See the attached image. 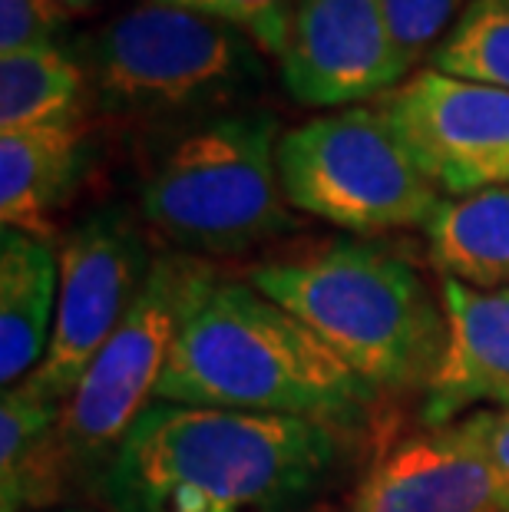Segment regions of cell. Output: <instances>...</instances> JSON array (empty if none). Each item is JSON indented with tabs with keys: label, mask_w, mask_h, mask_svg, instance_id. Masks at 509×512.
I'll return each instance as SVG.
<instances>
[{
	"label": "cell",
	"mask_w": 509,
	"mask_h": 512,
	"mask_svg": "<svg viewBox=\"0 0 509 512\" xmlns=\"http://www.w3.org/2000/svg\"><path fill=\"white\" fill-rule=\"evenodd\" d=\"M278 119L265 110L205 119L156 162L139 209L186 255H235L288 232Z\"/></svg>",
	"instance_id": "277c9868"
},
{
	"label": "cell",
	"mask_w": 509,
	"mask_h": 512,
	"mask_svg": "<svg viewBox=\"0 0 509 512\" xmlns=\"http://www.w3.org/2000/svg\"><path fill=\"white\" fill-rule=\"evenodd\" d=\"M377 390L341 364L295 314L255 285L219 281L156 384V400L357 427Z\"/></svg>",
	"instance_id": "7a4b0ae2"
},
{
	"label": "cell",
	"mask_w": 509,
	"mask_h": 512,
	"mask_svg": "<svg viewBox=\"0 0 509 512\" xmlns=\"http://www.w3.org/2000/svg\"><path fill=\"white\" fill-rule=\"evenodd\" d=\"M424 235L427 255L443 278L480 291L509 288V189L440 199Z\"/></svg>",
	"instance_id": "2e32d148"
},
{
	"label": "cell",
	"mask_w": 509,
	"mask_h": 512,
	"mask_svg": "<svg viewBox=\"0 0 509 512\" xmlns=\"http://www.w3.org/2000/svg\"><path fill=\"white\" fill-rule=\"evenodd\" d=\"M215 285L219 275L205 258L186 252L156 255L136 304L63 407L60 437L70 463H110L136 417L153 403L149 397H156V384L182 331Z\"/></svg>",
	"instance_id": "52a82bcc"
},
{
	"label": "cell",
	"mask_w": 509,
	"mask_h": 512,
	"mask_svg": "<svg viewBox=\"0 0 509 512\" xmlns=\"http://www.w3.org/2000/svg\"><path fill=\"white\" fill-rule=\"evenodd\" d=\"M60 301V258L37 235L0 228V380L24 384L50 347Z\"/></svg>",
	"instance_id": "5bb4252c"
},
{
	"label": "cell",
	"mask_w": 509,
	"mask_h": 512,
	"mask_svg": "<svg viewBox=\"0 0 509 512\" xmlns=\"http://www.w3.org/2000/svg\"><path fill=\"white\" fill-rule=\"evenodd\" d=\"M377 110L447 195L509 189V90L417 70Z\"/></svg>",
	"instance_id": "9c48e42d"
},
{
	"label": "cell",
	"mask_w": 509,
	"mask_h": 512,
	"mask_svg": "<svg viewBox=\"0 0 509 512\" xmlns=\"http://www.w3.org/2000/svg\"><path fill=\"white\" fill-rule=\"evenodd\" d=\"M63 14L73 17V14H86V10H93L96 4H103V0H53Z\"/></svg>",
	"instance_id": "603a6c76"
},
{
	"label": "cell",
	"mask_w": 509,
	"mask_h": 512,
	"mask_svg": "<svg viewBox=\"0 0 509 512\" xmlns=\"http://www.w3.org/2000/svg\"><path fill=\"white\" fill-rule=\"evenodd\" d=\"M67 403L24 380L4 390L0 400V499L4 512L43 506L60 493V476L67 470L60 423Z\"/></svg>",
	"instance_id": "9a60e30c"
},
{
	"label": "cell",
	"mask_w": 509,
	"mask_h": 512,
	"mask_svg": "<svg viewBox=\"0 0 509 512\" xmlns=\"http://www.w3.org/2000/svg\"><path fill=\"white\" fill-rule=\"evenodd\" d=\"M156 4L189 7L196 14L225 20L245 37H252L255 47L268 57H281L301 0H156Z\"/></svg>",
	"instance_id": "d6986e66"
},
{
	"label": "cell",
	"mask_w": 509,
	"mask_h": 512,
	"mask_svg": "<svg viewBox=\"0 0 509 512\" xmlns=\"http://www.w3.org/2000/svg\"><path fill=\"white\" fill-rule=\"evenodd\" d=\"M93 103L110 116L172 119L238 103L262 83V50L225 20L146 0L83 50Z\"/></svg>",
	"instance_id": "5b68a950"
},
{
	"label": "cell",
	"mask_w": 509,
	"mask_h": 512,
	"mask_svg": "<svg viewBox=\"0 0 509 512\" xmlns=\"http://www.w3.org/2000/svg\"><path fill=\"white\" fill-rule=\"evenodd\" d=\"M486 443H490V460L496 466V476L503 479V486L509 493V407L506 410H490Z\"/></svg>",
	"instance_id": "7402d4cb"
},
{
	"label": "cell",
	"mask_w": 509,
	"mask_h": 512,
	"mask_svg": "<svg viewBox=\"0 0 509 512\" xmlns=\"http://www.w3.org/2000/svg\"><path fill=\"white\" fill-rule=\"evenodd\" d=\"M278 63L285 90L314 110L384 96L410 73L384 0H301Z\"/></svg>",
	"instance_id": "30bf717a"
},
{
	"label": "cell",
	"mask_w": 509,
	"mask_h": 512,
	"mask_svg": "<svg viewBox=\"0 0 509 512\" xmlns=\"http://www.w3.org/2000/svg\"><path fill=\"white\" fill-rule=\"evenodd\" d=\"M430 63L447 76L509 90V0H470Z\"/></svg>",
	"instance_id": "ac0fdd59"
},
{
	"label": "cell",
	"mask_w": 509,
	"mask_h": 512,
	"mask_svg": "<svg viewBox=\"0 0 509 512\" xmlns=\"http://www.w3.org/2000/svg\"><path fill=\"white\" fill-rule=\"evenodd\" d=\"M93 86L83 60L60 43L0 57V133L86 123Z\"/></svg>",
	"instance_id": "e0dca14e"
},
{
	"label": "cell",
	"mask_w": 509,
	"mask_h": 512,
	"mask_svg": "<svg viewBox=\"0 0 509 512\" xmlns=\"http://www.w3.org/2000/svg\"><path fill=\"white\" fill-rule=\"evenodd\" d=\"M447 344L424 397V427H447L463 413L509 407V288L480 291L443 278Z\"/></svg>",
	"instance_id": "7c38bea8"
},
{
	"label": "cell",
	"mask_w": 509,
	"mask_h": 512,
	"mask_svg": "<svg viewBox=\"0 0 509 512\" xmlns=\"http://www.w3.org/2000/svg\"><path fill=\"white\" fill-rule=\"evenodd\" d=\"M86 169V123L0 133V222L47 242Z\"/></svg>",
	"instance_id": "4fadbf2b"
},
{
	"label": "cell",
	"mask_w": 509,
	"mask_h": 512,
	"mask_svg": "<svg viewBox=\"0 0 509 512\" xmlns=\"http://www.w3.org/2000/svg\"><path fill=\"white\" fill-rule=\"evenodd\" d=\"M252 285L348 364L374 390L427 387L447 344V314L417 268L364 242L268 261Z\"/></svg>",
	"instance_id": "3957f363"
},
{
	"label": "cell",
	"mask_w": 509,
	"mask_h": 512,
	"mask_svg": "<svg viewBox=\"0 0 509 512\" xmlns=\"http://www.w3.org/2000/svg\"><path fill=\"white\" fill-rule=\"evenodd\" d=\"M153 255L146 235L123 205H110L73 225L60 248V301L50 347L30 380L67 403L86 367L123 324L143 291Z\"/></svg>",
	"instance_id": "ba28073f"
},
{
	"label": "cell",
	"mask_w": 509,
	"mask_h": 512,
	"mask_svg": "<svg viewBox=\"0 0 509 512\" xmlns=\"http://www.w3.org/2000/svg\"><path fill=\"white\" fill-rule=\"evenodd\" d=\"M338 430L153 400L103 466L113 512H288L338 463Z\"/></svg>",
	"instance_id": "6da1fadb"
},
{
	"label": "cell",
	"mask_w": 509,
	"mask_h": 512,
	"mask_svg": "<svg viewBox=\"0 0 509 512\" xmlns=\"http://www.w3.org/2000/svg\"><path fill=\"white\" fill-rule=\"evenodd\" d=\"M384 4L400 60L410 70L424 57H433L470 0H384Z\"/></svg>",
	"instance_id": "ffe728a7"
},
{
	"label": "cell",
	"mask_w": 509,
	"mask_h": 512,
	"mask_svg": "<svg viewBox=\"0 0 509 512\" xmlns=\"http://www.w3.org/2000/svg\"><path fill=\"white\" fill-rule=\"evenodd\" d=\"M490 410L407 433L374 460L348 512H509L490 460Z\"/></svg>",
	"instance_id": "8fae6325"
},
{
	"label": "cell",
	"mask_w": 509,
	"mask_h": 512,
	"mask_svg": "<svg viewBox=\"0 0 509 512\" xmlns=\"http://www.w3.org/2000/svg\"><path fill=\"white\" fill-rule=\"evenodd\" d=\"M63 20L53 0H0V57L60 43Z\"/></svg>",
	"instance_id": "44dd1931"
},
{
	"label": "cell",
	"mask_w": 509,
	"mask_h": 512,
	"mask_svg": "<svg viewBox=\"0 0 509 512\" xmlns=\"http://www.w3.org/2000/svg\"><path fill=\"white\" fill-rule=\"evenodd\" d=\"M278 172L295 209L354 235L424 228L443 199L377 106H348L288 129Z\"/></svg>",
	"instance_id": "8992f818"
}]
</instances>
